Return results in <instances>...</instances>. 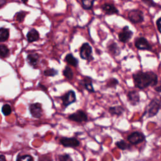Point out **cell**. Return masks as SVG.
I'll use <instances>...</instances> for the list:
<instances>
[{"label": "cell", "mask_w": 161, "mask_h": 161, "mask_svg": "<svg viewBox=\"0 0 161 161\" xmlns=\"http://www.w3.org/2000/svg\"><path fill=\"white\" fill-rule=\"evenodd\" d=\"M133 79L135 86L140 90L155 86L158 83L157 76L152 71H139L133 74Z\"/></svg>", "instance_id": "6da1fadb"}, {"label": "cell", "mask_w": 161, "mask_h": 161, "mask_svg": "<svg viewBox=\"0 0 161 161\" xmlns=\"http://www.w3.org/2000/svg\"><path fill=\"white\" fill-rule=\"evenodd\" d=\"M161 107V100L159 98H154L153 99L148 106L146 108L145 113L143 116H146L147 118H151L155 116L159 110H160Z\"/></svg>", "instance_id": "7a4b0ae2"}, {"label": "cell", "mask_w": 161, "mask_h": 161, "mask_svg": "<svg viewBox=\"0 0 161 161\" xmlns=\"http://www.w3.org/2000/svg\"><path fill=\"white\" fill-rule=\"evenodd\" d=\"M79 55L83 60L87 61L88 62L94 60L93 55V48L89 43H83L79 49Z\"/></svg>", "instance_id": "3957f363"}, {"label": "cell", "mask_w": 161, "mask_h": 161, "mask_svg": "<svg viewBox=\"0 0 161 161\" xmlns=\"http://www.w3.org/2000/svg\"><path fill=\"white\" fill-rule=\"evenodd\" d=\"M128 18L132 23H140L144 20L143 13L140 10H131L128 13Z\"/></svg>", "instance_id": "277c9868"}, {"label": "cell", "mask_w": 161, "mask_h": 161, "mask_svg": "<svg viewBox=\"0 0 161 161\" xmlns=\"http://www.w3.org/2000/svg\"><path fill=\"white\" fill-rule=\"evenodd\" d=\"M61 99L62 101V105L64 108H67L70 105L75 103L76 101V93L73 90H69L61 96Z\"/></svg>", "instance_id": "5b68a950"}, {"label": "cell", "mask_w": 161, "mask_h": 161, "mask_svg": "<svg viewBox=\"0 0 161 161\" xmlns=\"http://www.w3.org/2000/svg\"><path fill=\"white\" fill-rule=\"evenodd\" d=\"M68 118L71 121L77 123H83L87 122L88 120L87 114L82 110H78L76 112L69 115Z\"/></svg>", "instance_id": "8992f818"}, {"label": "cell", "mask_w": 161, "mask_h": 161, "mask_svg": "<svg viewBox=\"0 0 161 161\" xmlns=\"http://www.w3.org/2000/svg\"><path fill=\"white\" fill-rule=\"evenodd\" d=\"M29 111L34 119H40L43 115L42 105L40 103H34L29 105Z\"/></svg>", "instance_id": "52a82bcc"}, {"label": "cell", "mask_w": 161, "mask_h": 161, "mask_svg": "<svg viewBox=\"0 0 161 161\" xmlns=\"http://www.w3.org/2000/svg\"><path fill=\"white\" fill-rule=\"evenodd\" d=\"M145 139V135L139 131H134L127 137V140L131 145H138Z\"/></svg>", "instance_id": "ba28073f"}, {"label": "cell", "mask_w": 161, "mask_h": 161, "mask_svg": "<svg viewBox=\"0 0 161 161\" xmlns=\"http://www.w3.org/2000/svg\"><path fill=\"white\" fill-rule=\"evenodd\" d=\"M135 47L141 50H151L152 46L148 40L144 37L137 38L135 40Z\"/></svg>", "instance_id": "9c48e42d"}, {"label": "cell", "mask_w": 161, "mask_h": 161, "mask_svg": "<svg viewBox=\"0 0 161 161\" xmlns=\"http://www.w3.org/2000/svg\"><path fill=\"white\" fill-rule=\"evenodd\" d=\"M60 143L65 147L76 148L80 145V142L75 137H62L60 140Z\"/></svg>", "instance_id": "30bf717a"}, {"label": "cell", "mask_w": 161, "mask_h": 161, "mask_svg": "<svg viewBox=\"0 0 161 161\" xmlns=\"http://www.w3.org/2000/svg\"><path fill=\"white\" fill-rule=\"evenodd\" d=\"M134 35V32L130 30L129 27L128 26H125L122 32L119 34V39L122 43H127L128 42Z\"/></svg>", "instance_id": "8fae6325"}, {"label": "cell", "mask_w": 161, "mask_h": 161, "mask_svg": "<svg viewBox=\"0 0 161 161\" xmlns=\"http://www.w3.org/2000/svg\"><path fill=\"white\" fill-rule=\"evenodd\" d=\"M101 8L107 15L111 14H118L119 10L113 3H105L101 6Z\"/></svg>", "instance_id": "7c38bea8"}, {"label": "cell", "mask_w": 161, "mask_h": 161, "mask_svg": "<svg viewBox=\"0 0 161 161\" xmlns=\"http://www.w3.org/2000/svg\"><path fill=\"white\" fill-rule=\"evenodd\" d=\"M107 50L108 52L113 57L119 56L121 53V49L119 45L115 41L111 40L107 44Z\"/></svg>", "instance_id": "4fadbf2b"}, {"label": "cell", "mask_w": 161, "mask_h": 161, "mask_svg": "<svg viewBox=\"0 0 161 161\" xmlns=\"http://www.w3.org/2000/svg\"><path fill=\"white\" fill-rule=\"evenodd\" d=\"M39 59L40 55L37 53L33 52L27 55L26 58V61L29 66L35 68L38 65L39 62Z\"/></svg>", "instance_id": "5bb4252c"}, {"label": "cell", "mask_w": 161, "mask_h": 161, "mask_svg": "<svg viewBox=\"0 0 161 161\" xmlns=\"http://www.w3.org/2000/svg\"><path fill=\"white\" fill-rule=\"evenodd\" d=\"M127 98L131 105L136 106L140 103V95L137 91H130L127 94Z\"/></svg>", "instance_id": "9a60e30c"}, {"label": "cell", "mask_w": 161, "mask_h": 161, "mask_svg": "<svg viewBox=\"0 0 161 161\" xmlns=\"http://www.w3.org/2000/svg\"><path fill=\"white\" fill-rule=\"evenodd\" d=\"M81 84L89 93H95L93 85V79L90 76H86L81 81Z\"/></svg>", "instance_id": "2e32d148"}, {"label": "cell", "mask_w": 161, "mask_h": 161, "mask_svg": "<svg viewBox=\"0 0 161 161\" xmlns=\"http://www.w3.org/2000/svg\"><path fill=\"white\" fill-rule=\"evenodd\" d=\"M27 41L29 43H33L38 41L40 39L39 32L35 28H32L28 32L26 35Z\"/></svg>", "instance_id": "e0dca14e"}, {"label": "cell", "mask_w": 161, "mask_h": 161, "mask_svg": "<svg viewBox=\"0 0 161 161\" xmlns=\"http://www.w3.org/2000/svg\"><path fill=\"white\" fill-rule=\"evenodd\" d=\"M64 61L67 62L68 65L74 67H78V66L79 65V60L73 55L72 53H69L66 55L64 58Z\"/></svg>", "instance_id": "ac0fdd59"}, {"label": "cell", "mask_w": 161, "mask_h": 161, "mask_svg": "<svg viewBox=\"0 0 161 161\" xmlns=\"http://www.w3.org/2000/svg\"><path fill=\"white\" fill-rule=\"evenodd\" d=\"M125 110L122 106L111 107L108 109V111L111 114V115H112V116L116 115L118 117L122 115L123 113L125 112Z\"/></svg>", "instance_id": "d6986e66"}, {"label": "cell", "mask_w": 161, "mask_h": 161, "mask_svg": "<svg viewBox=\"0 0 161 161\" xmlns=\"http://www.w3.org/2000/svg\"><path fill=\"white\" fill-rule=\"evenodd\" d=\"M10 37V30L8 28L2 27L0 28V42H5Z\"/></svg>", "instance_id": "ffe728a7"}, {"label": "cell", "mask_w": 161, "mask_h": 161, "mask_svg": "<svg viewBox=\"0 0 161 161\" xmlns=\"http://www.w3.org/2000/svg\"><path fill=\"white\" fill-rule=\"evenodd\" d=\"M63 76L69 81L72 80L74 78V72H73L71 68L69 66H66L62 71Z\"/></svg>", "instance_id": "44dd1931"}, {"label": "cell", "mask_w": 161, "mask_h": 161, "mask_svg": "<svg viewBox=\"0 0 161 161\" xmlns=\"http://www.w3.org/2000/svg\"><path fill=\"white\" fill-rule=\"evenodd\" d=\"M10 51L9 48L5 44L0 45V55L1 58H5L10 56Z\"/></svg>", "instance_id": "7402d4cb"}, {"label": "cell", "mask_w": 161, "mask_h": 161, "mask_svg": "<svg viewBox=\"0 0 161 161\" xmlns=\"http://www.w3.org/2000/svg\"><path fill=\"white\" fill-rule=\"evenodd\" d=\"M26 13L25 11H20L15 13V14L14 15V19L18 23H22L23 22L26 16Z\"/></svg>", "instance_id": "603a6c76"}, {"label": "cell", "mask_w": 161, "mask_h": 161, "mask_svg": "<svg viewBox=\"0 0 161 161\" xmlns=\"http://www.w3.org/2000/svg\"><path fill=\"white\" fill-rule=\"evenodd\" d=\"M95 1H90V0H82L81 6L85 10H90L93 8Z\"/></svg>", "instance_id": "cb8c5ba5"}, {"label": "cell", "mask_w": 161, "mask_h": 161, "mask_svg": "<svg viewBox=\"0 0 161 161\" xmlns=\"http://www.w3.org/2000/svg\"><path fill=\"white\" fill-rule=\"evenodd\" d=\"M119 84V80L114 78H111L110 79L108 80L107 84H106V87L107 88H114L115 89L116 86Z\"/></svg>", "instance_id": "d4e9b609"}, {"label": "cell", "mask_w": 161, "mask_h": 161, "mask_svg": "<svg viewBox=\"0 0 161 161\" xmlns=\"http://www.w3.org/2000/svg\"><path fill=\"white\" fill-rule=\"evenodd\" d=\"M58 74L57 70L54 68H49L43 71V75L46 77H54Z\"/></svg>", "instance_id": "484cf974"}, {"label": "cell", "mask_w": 161, "mask_h": 161, "mask_svg": "<svg viewBox=\"0 0 161 161\" xmlns=\"http://www.w3.org/2000/svg\"><path fill=\"white\" fill-rule=\"evenodd\" d=\"M116 145L117 146V147L119 148L122 151L127 150L130 148V145L129 143H127L125 140H121L119 142H117L116 143Z\"/></svg>", "instance_id": "4316f807"}, {"label": "cell", "mask_w": 161, "mask_h": 161, "mask_svg": "<svg viewBox=\"0 0 161 161\" xmlns=\"http://www.w3.org/2000/svg\"><path fill=\"white\" fill-rule=\"evenodd\" d=\"M2 112L6 116L11 115L12 113V108L11 105L9 104H4L2 108Z\"/></svg>", "instance_id": "83f0119b"}, {"label": "cell", "mask_w": 161, "mask_h": 161, "mask_svg": "<svg viewBox=\"0 0 161 161\" xmlns=\"http://www.w3.org/2000/svg\"><path fill=\"white\" fill-rule=\"evenodd\" d=\"M17 161H34V160L32 156L30 155H23L19 156L17 158Z\"/></svg>", "instance_id": "f1b7e54d"}, {"label": "cell", "mask_w": 161, "mask_h": 161, "mask_svg": "<svg viewBox=\"0 0 161 161\" xmlns=\"http://www.w3.org/2000/svg\"><path fill=\"white\" fill-rule=\"evenodd\" d=\"M59 161H73L72 158L68 154H63L58 156Z\"/></svg>", "instance_id": "f546056e"}, {"label": "cell", "mask_w": 161, "mask_h": 161, "mask_svg": "<svg viewBox=\"0 0 161 161\" xmlns=\"http://www.w3.org/2000/svg\"><path fill=\"white\" fill-rule=\"evenodd\" d=\"M38 87H39V88H40V90L43 91H44V92H46L47 91V87L45 86V85H43L41 83H39L38 84Z\"/></svg>", "instance_id": "4dcf8cb0"}, {"label": "cell", "mask_w": 161, "mask_h": 161, "mask_svg": "<svg viewBox=\"0 0 161 161\" xmlns=\"http://www.w3.org/2000/svg\"><path fill=\"white\" fill-rule=\"evenodd\" d=\"M156 25H157V29L159 32L161 34V17L159 18L157 22H156Z\"/></svg>", "instance_id": "1f68e13d"}, {"label": "cell", "mask_w": 161, "mask_h": 161, "mask_svg": "<svg viewBox=\"0 0 161 161\" xmlns=\"http://www.w3.org/2000/svg\"><path fill=\"white\" fill-rule=\"evenodd\" d=\"M155 90L157 92L161 93V80H160V85L155 87Z\"/></svg>", "instance_id": "d6a6232c"}, {"label": "cell", "mask_w": 161, "mask_h": 161, "mask_svg": "<svg viewBox=\"0 0 161 161\" xmlns=\"http://www.w3.org/2000/svg\"><path fill=\"white\" fill-rule=\"evenodd\" d=\"M0 161H6V157L4 155H1V156H0Z\"/></svg>", "instance_id": "836d02e7"}, {"label": "cell", "mask_w": 161, "mask_h": 161, "mask_svg": "<svg viewBox=\"0 0 161 161\" xmlns=\"http://www.w3.org/2000/svg\"><path fill=\"white\" fill-rule=\"evenodd\" d=\"M6 3L5 1H3V0H2L1 2H0V5H1V7H2L3 6V4Z\"/></svg>", "instance_id": "e575fe53"}]
</instances>
